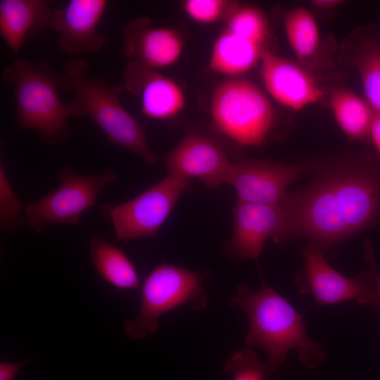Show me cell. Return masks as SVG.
Here are the masks:
<instances>
[{
	"label": "cell",
	"mask_w": 380,
	"mask_h": 380,
	"mask_svg": "<svg viewBox=\"0 0 380 380\" xmlns=\"http://www.w3.org/2000/svg\"><path fill=\"white\" fill-rule=\"evenodd\" d=\"M309 184L287 192L288 241L330 248L380 223V161L355 156L316 164Z\"/></svg>",
	"instance_id": "cell-1"
},
{
	"label": "cell",
	"mask_w": 380,
	"mask_h": 380,
	"mask_svg": "<svg viewBox=\"0 0 380 380\" xmlns=\"http://www.w3.org/2000/svg\"><path fill=\"white\" fill-rule=\"evenodd\" d=\"M260 274L258 291L241 284L228 300L230 308H239L248 316L245 344L263 350L267 360L277 369L285 364L291 349L297 350L298 358L305 367L320 366L326 359L324 348L308 336L303 315L266 284L260 270Z\"/></svg>",
	"instance_id": "cell-2"
},
{
	"label": "cell",
	"mask_w": 380,
	"mask_h": 380,
	"mask_svg": "<svg viewBox=\"0 0 380 380\" xmlns=\"http://www.w3.org/2000/svg\"><path fill=\"white\" fill-rule=\"evenodd\" d=\"M89 70L87 61L73 58L67 61L58 74L60 89L74 93L73 99L68 103L71 117L91 120L111 143L155 166L158 158L149 148L143 127L120 101L124 86L91 77Z\"/></svg>",
	"instance_id": "cell-3"
},
{
	"label": "cell",
	"mask_w": 380,
	"mask_h": 380,
	"mask_svg": "<svg viewBox=\"0 0 380 380\" xmlns=\"http://www.w3.org/2000/svg\"><path fill=\"white\" fill-rule=\"evenodd\" d=\"M2 79L13 90L20 128L37 131L49 144L58 145L67 139L71 132L70 113L58 96V74L46 61L18 58L4 68Z\"/></svg>",
	"instance_id": "cell-4"
},
{
	"label": "cell",
	"mask_w": 380,
	"mask_h": 380,
	"mask_svg": "<svg viewBox=\"0 0 380 380\" xmlns=\"http://www.w3.org/2000/svg\"><path fill=\"white\" fill-rule=\"evenodd\" d=\"M210 274L208 270L192 271L167 262L158 265L144 281L138 314L134 319L125 321L126 333L133 339L156 333L159 317L182 305L205 310L208 298L203 283Z\"/></svg>",
	"instance_id": "cell-5"
},
{
	"label": "cell",
	"mask_w": 380,
	"mask_h": 380,
	"mask_svg": "<svg viewBox=\"0 0 380 380\" xmlns=\"http://www.w3.org/2000/svg\"><path fill=\"white\" fill-rule=\"evenodd\" d=\"M210 115L219 133L244 146L262 144L274 122V111L266 94L243 79L228 80L215 89Z\"/></svg>",
	"instance_id": "cell-6"
},
{
	"label": "cell",
	"mask_w": 380,
	"mask_h": 380,
	"mask_svg": "<svg viewBox=\"0 0 380 380\" xmlns=\"http://www.w3.org/2000/svg\"><path fill=\"white\" fill-rule=\"evenodd\" d=\"M364 258L371 270L348 277L334 269L326 260L322 250L309 242L302 251L303 269L294 284L302 294H310L320 305L355 300L372 310L380 308L379 274L370 241L364 243Z\"/></svg>",
	"instance_id": "cell-7"
},
{
	"label": "cell",
	"mask_w": 380,
	"mask_h": 380,
	"mask_svg": "<svg viewBox=\"0 0 380 380\" xmlns=\"http://www.w3.org/2000/svg\"><path fill=\"white\" fill-rule=\"evenodd\" d=\"M60 184L38 201L25 207L26 222L41 234L49 224H77L81 215L96 205V197L106 186L118 179L115 171L80 175L70 166L58 174Z\"/></svg>",
	"instance_id": "cell-8"
},
{
	"label": "cell",
	"mask_w": 380,
	"mask_h": 380,
	"mask_svg": "<svg viewBox=\"0 0 380 380\" xmlns=\"http://www.w3.org/2000/svg\"><path fill=\"white\" fill-rule=\"evenodd\" d=\"M189 189V181L167 173L134 198L109 207L107 210L114 227L115 239L155 238L182 194Z\"/></svg>",
	"instance_id": "cell-9"
},
{
	"label": "cell",
	"mask_w": 380,
	"mask_h": 380,
	"mask_svg": "<svg viewBox=\"0 0 380 380\" xmlns=\"http://www.w3.org/2000/svg\"><path fill=\"white\" fill-rule=\"evenodd\" d=\"M234 227L224 247L235 260L257 261L265 242H288V218L279 204H255L237 201L233 211Z\"/></svg>",
	"instance_id": "cell-10"
},
{
	"label": "cell",
	"mask_w": 380,
	"mask_h": 380,
	"mask_svg": "<svg viewBox=\"0 0 380 380\" xmlns=\"http://www.w3.org/2000/svg\"><path fill=\"white\" fill-rule=\"evenodd\" d=\"M315 164H286L267 160H247L232 163L222 181L231 185L237 201L255 204H277L289 185L303 173L314 170Z\"/></svg>",
	"instance_id": "cell-11"
},
{
	"label": "cell",
	"mask_w": 380,
	"mask_h": 380,
	"mask_svg": "<svg viewBox=\"0 0 380 380\" xmlns=\"http://www.w3.org/2000/svg\"><path fill=\"white\" fill-rule=\"evenodd\" d=\"M165 160L168 174L187 181L198 179L210 189L222 184L232 163L215 141L196 132L186 134Z\"/></svg>",
	"instance_id": "cell-12"
},
{
	"label": "cell",
	"mask_w": 380,
	"mask_h": 380,
	"mask_svg": "<svg viewBox=\"0 0 380 380\" xmlns=\"http://www.w3.org/2000/svg\"><path fill=\"white\" fill-rule=\"evenodd\" d=\"M108 5L106 0H71L53 10L51 27L58 34L59 49L70 55L99 53L106 38L98 26Z\"/></svg>",
	"instance_id": "cell-13"
},
{
	"label": "cell",
	"mask_w": 380,
	"mask_h": 380,
	"mask_svg": "<svg viewBox=\"0 0 380 380\" xmlns=\"http://www.w3.org/2000/svg\"><path fill=\"white\" fill-rule=\"evenodd\" d=\"M260 77L270 96L281 105L301 110L317 103L324 92L315 78L297 63L265 50Z\"/></svg>",
	"instance_id": "cell-14"
},
{
	"label": "cell",
	"mask_w": 380,
	"mask_h": 380,
	"mask_svg": "<svg viewBox=\"0 0 380 380\" xmlns=\"http://www.w3.org/2000/svg\"><path fill=\"white\" fill-rule=\"evenodd\" d=\"M125 89L140 97L148 118L164 121L178 115L186 106L181 87L140 61L131 59L125 70Z\"/></svg>",
	"instance_id": "cell-15"
},
{
	"label": "cell",
	"mask_w": 380,
	"mask_h": 380,
	"mask_svg": "<svg viewBox=\"0 0 380 380\" xmlns=\"http://www.w3.org/2000/svg\"><path fill=\"white\" fill-rule=\"evenodd\" d=\"M125 53L156 69L174 65L184 49L182 35L167 27H154L149 19L132 20L122 34Z\"/></svg>",
	"instance_id": "cell-16"
},
{
	"label": "cell",
	"mask_w": 380,
	"mask_h": 380,
	"mask_svg": "<svg viewBox=\"0 0 380 380\" xmlns=\"http://www.w3.org/2000/svg\"><path fill=\"white\" fill-rule=\"evenodd\" d=\"M53 12L43 0L0 1V34L13 53L19 54L29 37L51 27Z\"/></svg>",
	"instance_id": "cell-17"
},
{
	"label": "cell",
	"mask_w": 380,
	"mask_h": 380,
	"mask_svg": "<svg viewBox=\"0 0 380 380\" xmlns=\"http://www.w3.org/2000/svg\"><path fill=\"white\" fill-rule=\"evenodd\" d=\"M264 51L262 45L225 30L213 44L209 68L222 75H239L260 62Z\"/></svg>",
	"instance_id": "cell-18"
},
{
	"label": "cell",
	"mask_w": 380,
	"mask_h": 380,
	"mask_svg": "<svg viewBox=\"0 0 380 380\" xmlns=\"http://www.w3.org/2000/svg\"><path fill=\"white\" fill-rule=\"evenodd\" d=\"M92 262L99 275L118 289L140 287L137 270L122 250L98 236L89 243Z\"/></svg>",
	"instance_id": "cell-19"
},
{
	"label": "cell",
	"mask_w": 380,
	"mask_h": 380,
	"mask_svg": "<svg viewBox=\"0 0 380 380\" xmlns=\"http://www.w3.org/2000/svg\"><path fill=\"white\" fill-rule=\"evenodd\" d=\"M330 104L338 126L350 139L360 141L369 137L375 112L366 100L338 87L331 93Z\"/></svg>",
	"instance_id": "cell-20"
},
{
	"label": "cell",
	"mask_w": 380,
	"mask_h": 380,
	"mask_svg": "<svg viewBox=\"0 0 380 380\" xmlns=\"http://www.w3.org/2000/svg\"><path fill=\"white\" fill-rule=\"evenodd\" d=\"M353 61L365 100L380 114V42L372 32H365L360 38Z\"/></svg>",
	"instance_id": "cell-21"
},
{
	"label": "cell",
	"mask_w": 380,
	"mask_h": 380,
	"mask_svg": "<svg viewBox=\"0 0 380 380\" xmlns=\"http://www.w3.org/2000/svg\"><path fill=\"white\" fill-rule=\"evenodd\" d=\"M284 26L289 44L299 60L307 61L317 53L320 36L313 15L302 7L288 11L284 17Z\"/></svg>",
	"instance_id": "cell-22"
},
{
	"label": "cell",
	"mask_w": 380,
	"mask_h": 380,
	"mask_svg": "<svg viewBox=\"0 0 380 380\" xmlns=\"http://www.w3.org/2000/svg\"><path fill=\"white\" fill-rule=\"evenodd\" d=\"M226 30L262 46L269 36L268 24L262 13L257 8L238 4L227 17Z\"/></svg>",
	"instance_id": "cell-23"
},
{
	"label": "cell",
	"mask_w": 380,
	"mask_h": 380,
	"mask_svg": "<svg viewBox=\"0 0 380 380\" xmlns=\"http://www.w3.org/2000/svg\"><path fill=\"white\" fill-rule=\"evenodd\" d=\"M224 370L232 380H265L277 368L267 360L262 361L251 348H244L230 354L224 361Z\"/></svg>",
	"instance_id": "cell-24"
},
{
	"label": "cell",
	"mask_w": 380,
	"mask_h": 380,
	"mask_svg": "<svg viewBox=\"0 0 380 380\" xmlns=\"http://www.w3.org/2000/svg\"><path fill=\"white\" fill-rule=\"evenodd\" d=\"M23 204L12 189L2 165L0 167V223L4 230L15 232L24 222L20 218Z\"/></svg>",
	"instance_id": "cell-25"
},
{
	"label": "cell",
	"mask_w": 380,
	"mask_h": 380,
	"mask_svg": "<svg viewBox=\"0 0 380 380\" xmlns=\"http://www.w3.org/2000/svg\"><path fill=\"white\" fill-rule=\"evenodd\" d=\"M236 3L224 0H186L182 3L186 15L200 24H211L228 16Z\"/></svg>",
	"instance_id": "cell-26"
},
{
	"label": "cell",
	"mask_w": 380,
	"mask_h": 380,
	"mask_svg": "<svg viewBox=\"0 0 380 380\" xmlns=\"http://www.w3.org/2000/svg\"><path fill=\"white\" fill-rule=\"evenodd\" d=\"M369 137L371 138L378 160L380 161V114L374 113Z\"/></svg>",
	"instance_id": "cell-27"
},
{
	"label": "cell",
	"mask_w": 380,
	"mask_h": 380,
	"mask_svg": "<svg viewBox=\"0 0 380 380\" xmlns=\"http://www.w3.org/2000/svg\"><path fill=\"white\" fill-rule=\"evenodd\" d=\"M26 362L25 361L20 363L1 362L0 380H13L20 368Z\"/></svg>",
	"instance_id": "cell-28"
},
{
	"label": "cell",
	"mask_w": 380,
	"mask_h": 380,
	"mask_svg": "<svg viewBox=\"0 0 380 380\" xmlns=\"http://www.w3.org/2000/svg\"><path fill=\"white\" fill-rule=\"evenodd\" d=\"M342 1L340 0H315L312 1V4L321 10H329L334 8L341 4Z\"/></svg>",
	"instance_id": "cell-29"
},
{
	"label": "cell",
	"mask_w": 380,
	"mask_h": 380,
	"mask_svg": "<svg viewBox=\"0 0 380 380\" xmlns=\"http://www.w3.org/2000/svg\"><path fill=\"white\" fill-rule=\"evenodd\" d=\"M378 284H379V289L380 291V276L379 277V279H378Z\"/></svg>",
	"instance_id": "cell-30"
},
{
	"label": "cell",
	"mask_w": 380,
	"mask_h": 380,
	"mask_svg": "<svg viewBox=\"0 0 380 380\" xmlns=\"http://www.w3.org/2000/svg\"><path fill=\"white\" fill-rule=\"evenodd\" d=\"M377 38H378L379 42H380V31L379 32Z\"/></svg>",
	"instance_id": "cell-31"
},
{
	"label": "cell",
	"mask_w": 380,
	"mask_h": 380,
	"mask_svg": "<svg viewBox=\"0 0 380 380\" xmlns=\"http://www.w3.org/2000/svg\"><path fill=\"white\" fill-rule=\"evenodd\" d=\"M378 285H379V284H378ZM379 292H380V291H379Z\"/></svg>",
	"instance_id": "cell-32"
}]
</instances>
